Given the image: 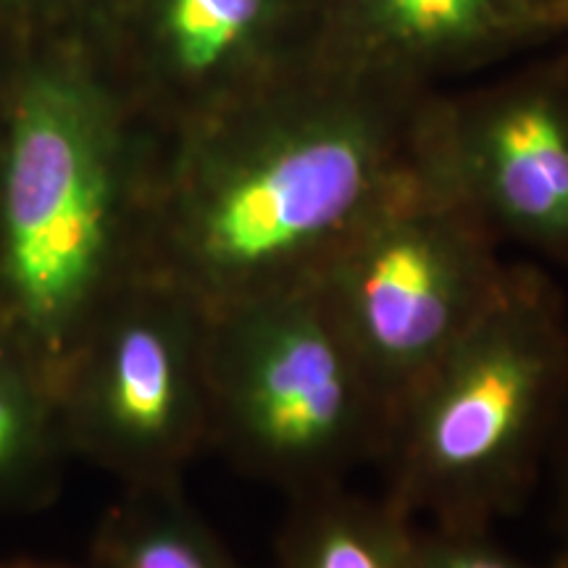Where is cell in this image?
<instances>
[{"label": "cell", "instance_id": "7a4b0ae2", "mask_svg": "<svg viewBox=\"0 0 568 568\" xmlns=\"http://www.w3.org/2000/svg\"><path fill=\"white\" fill-rule=\"evenodd\" d=\"M161 130L90 61L34 69L0 132V322L59 376L145 261Z\"/></svg>", "mask_w": 568, "mask_h": 568}, {"label": "cell", "instance_id": "8992f818", "mask_svg": "<svg viewBox=\"0 0 568 568\" xmlns=\"http://www.w3.org/2000/svg\"><path fill=\"white\" fill-rule=\"evenodd\" d=\"M59 406L71 458L122 487L182 481L211 450L209 308L140 272L71 347Z\"/></svg>", "mask_w": 568, "mask_h": 568}, {"label": "cell", "instance_id": "3957f363", "mask_svg": "<svg viewBox=\"0 0 568 568\" xmlns=\"http://www.w3.org/2000/svg\"><path fill=\"white\" fill-rule=\"evenodd\" d=\"M568 406V305L542 266L508 264L485 314L400 403L385 497L432 527L493 529L527 506Z\"/></svg>", "mask_w": 568, "mask_h": 568}, {"label": "cell", "instance_id": "4fadbf2b", "mask_svg": "<svg viewBox=\"0 0 568 568\" xmlns=\"http://www.w3.org/2000/svg\"><path fill=\"white\" fill-rule=\"evenodd\" d=\"M418 552L424 568H568L539 566L503 548L493 529L418 527Z\"/></svg>", "mask_w": 568, "mask_h": 568}, {"label": "cell", "instance_id": "ba28073f", "mask_svg": "<svg viewBox=\"0 0 568 568\" xmlns=\"http://www.w3.org/2000/svg\"><path fill=\"white\" fill-rule=\"evenodd\" d=\"M138 82L161 132L311 61L345 34L339 0H134Z\"/></svg>", "mask_w": 568, "mask_h": 568}, {"label": "cell", "instance_id": "d6986e66", "mask_svg": "<svg viewBox=\"0 0 568 568\" xmlns=\"http://www.w3.org/2000/svg\"><path fill=\"white\" fill-rule=\"evenodd\" d=\"M6 119V116H3ZM3 119H0V132H3Z\"/></svg>", "mask_w": 568, "mask_h": 568}, {"label": "cell", "instance_id": "9a60e30c", "mask_svg": "<svg viewBox=\"0 0 568 568\" xmlns=\"http://www.w3.org/2000/svg\"><path fill=\"white\" fill-rule=\"evenodd\" d=\"M548 468L552 471V479H556L558 500H568V406L556 435V445H552Z\"/></svg>", "mask_w": 568, "mask_h": 568}, {"label": "cell", "instance_id": "277c9868", "mask_svg": "<svg viewBox=\"0 0 568 568\" xmlns=\"http://www.w3.org/2000/svg\"><path fill=\"white\" fill-rule=\"evenodd\" d=\"M211 450L290 497L345 485L389 418L314 280L209 308Z\"/></svg>", "mask_w": 568, "mask_h": 568}, {"label": "cell", "instance_id": "5b68a950", "mask_svg": "<svg viewBox=\"0 0 568 568\" xmlns=\"http://www.w3.org/2000/svg\"><path fill=\"white\" fill-rule=\"evenodd\" d=\"M500 247L422 151L414 172L318 268V290L389 424L422 376L495 301L508 272Z\"/></svg>", "mask_w": 568, "mask_h": 568}, {"label": "cell", "instance_id": "8fae6325", "mask_svg": "<svg viewBox=\"0 0 568 568\" xmlns=\"http://www.w3.org/2000/svg\"><path fill=\"white\" fill-rule=\"evenodd\" d=\"M272 568H424L418 524L347 485L290 497Z\"/></svg>", "mask_w": 568, "mask_h": 568}, {"label": "cell", "instance_id": "5bb4252c", "mask_svg": "<svg viewBox=\"0 0 568 568\" xmlns=\"http://www.w3.org/2000/svg\"><path fill=\"white\" fill-rule=\"evenodd\" d=\"M500 3L531 40V45L568 34V0H500Z\"/></svg>", "mask_w": 568, "mask_h": 568}, {"label": "cell", "instance_id": "52a82bcc", "mask_svg": "<svg viewBox=\"0 0 568 568\" xmlns=\"http://www.w3.org/2000/svg\"><path fill=\"white\" fill-rule=\"evenodd\" d=\"M424 155L500 245L568 272V61L489 88L437 92Z\"/></svg>", "mask_w": 568, "mask_h": 568}, {"label": "cell", "instance_id": "ac0fdd59", "mask_svg": "<svg viewBox=\"0 0 568 568\" xmlns=\"http://www.w3.org/2000/svg\"><path fill=\"white\" fill-rule=\"evenodd\" d=\"M566 40H568V34H566ZM560 59H564V61H568V45L564 48V53H560Z\"/></svg>", "mask_w": 568, "mask_h": 568}, {"label": "cell", "instance_id": "e0dca14e", "mask_svg": "<svg viewBox=\"0 0 568 568\" xmlns=\"http://www.w3.org/2000/svg\"><path fill=\"white\" fill-rule=\"evenodd\" d=\"M558 510H560V521H564V531L568 537V500H558Z\"/></svg>", "mask_w": 568, "mask_h": 568}, {"label": "cell", "instance_id": "9c48e42d", "mask_svg": "<svg viewBox=\"0 0 568 568\" xmlns=\"http://www.w3.org/2000/svg\"><path fill=\"white\" fill-rule=\"evenodd\" d=\"M339 9L361 51L437 90L531 45L500 0H339Z\"/></svg>", "mask_w": 568, "mask_h": 568}, {"label": "cell", "instance_id": "2e32d148", "mask_svg": "<svg viewBox=\"0 0 568 568\" xmlns=\"http://www.w3.org/2000/svg\"><path fill=\"white\" fill-rule=\"evenodd\" d=\"M0 568H69V566L51 564V560H38V558H6L0 560Z\"/></svg>", "mask_w": 568, "mask_h": 568}, {"label": "cell", "instance_id": "30bf717a", "mask_svg": "<svg viewBox=\"0 0 568 568\" xmlns=\"http://www.w3.org/2000/svg\"><path fill=\"white\" fill-rule=\"evenodd\" d=\"M69 460L59 376L0 322V516L53 506Z\"/></svg>", "mask_w": 568, "mask_h": 568}, {"label": "cell", "instance_id": "6da1fadb", "mask_svg": "<svg viewBox=\"0 0 568 568\" xmlns=\"http://www.w3.org/2000/svg\"><path fill=\"white\" fill-rule=\"evenodd\" d=\"M437 88L326 51L161 132L142 272L205 308L314 280L422 161Z\"/></svg>", "mask_w": 568, "mask_h": 568}, {"label": "cell", "instance_id": "7c38bea8", "mask_svg": "<svg viewBox=\"0 0 568 568\" xmlns=\"http://www.w3.org/2000/svg\"><path fill=\"white\" fill-rule=\"evenodd\" d=\"M82 568H247L197 514L182 481L122 487L92 531Z\"/></svg>", "mask_w": 568, "mask_h": 568}]
</instances>
